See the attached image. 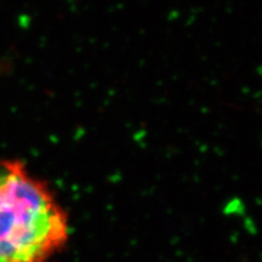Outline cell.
<instances>
[{
    "instance_id": "obj_1",
    "label": "cell",
    "mask_w": 262,
    "mask_h": 262,
    "mask_svg": "<svg viewBox=\"0 0 262 262\" xmlns=\"http://www.w3.org/2000/svg\"><path fill=\"white\" fill-rule=\"evenodd\" d=\"M50 186L17 159H0V262H50L70 239Z\"/></svg>"
}]
</instances>
